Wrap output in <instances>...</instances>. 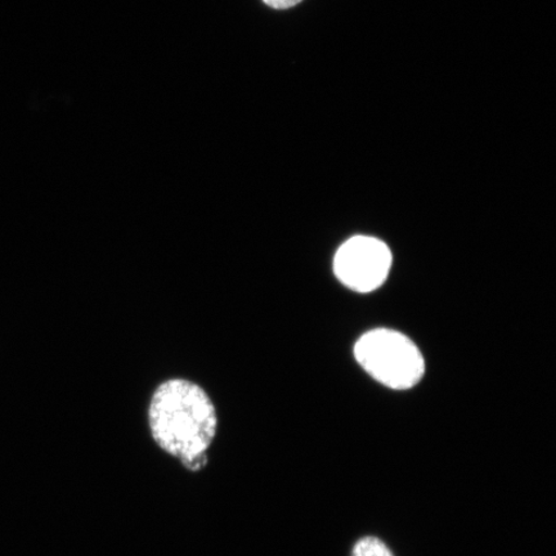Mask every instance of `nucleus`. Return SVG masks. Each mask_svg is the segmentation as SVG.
<instances>
[{"label": "nucleus", "instance_id": "obj_2", "mask_svg": "<svg viewBox=\"0 0 556 556\" xmlns=\"http://www.w3.org/2000/svg\"><path fill=\"white\" fill-rule=\"evenodd\" d=\"M357 363L382 386L406 391L426 374L419 348L403 333L388 329L368 331L354 346Z\"/></svg>", "mask_w": 556, "mask_h": 556}, {"label": "nucleus", "instance_id": "obj_1", "mask_svg": "<svg viewBox=\"0 0 556 556\" xmlns=\"http://www.w3.org/2000/svg\"><path fill=\"white\" fill-rule=\"evenodd\" d=\"M148 419L152 438L166 454L190 471L206 467L218 416L204 388L186 379L163 381L152 394Z\"/></svg>", "mask_w": 556, "mask_h": 556}, {"label": "nucleus", "instance_id": "obj_5", "mask_svg": "<svg viewBox=\"0 0 556 556\" xmlns=\"http://www.w3.org/2000/svg\"><path fill=\"white\" fill-rule=\"evenodd\" d=\"M269 7H273L275 10H289L293 9L299 3H302L303 0H263Z\"/></svg>", "mask_w": 556, "mask_h": 556}, {"label": "nucleus", "instance_id": "obj_4", "mask_svg": "<svg viewBox=\"0 0 556 556\" xmlns=\"http://www.w3.org/2000/svg\"><path fill=\"white\" fill-rule=\"evenodd\" d=\"M352 556H394L384 542L377 538H365L354 546Z\"/></svg>", "mask_w": 556, "mask_h": 556}, {"label": "nucleus", "instance_id": "obj_3", "mask_svg": "<svg viewBox=\"0 0 556 556\" xmlns=\"http://www.w3.org/2000/svg\"><path fill=\"white\" fill-rule=\"evenodd\" d=\"M391 267V250L371 236H354L339 248L333 258L338 280L357 293H370L380 288Z\"/></svg>", "mask_w": 556, "mask_h": 556}]
</instances>
